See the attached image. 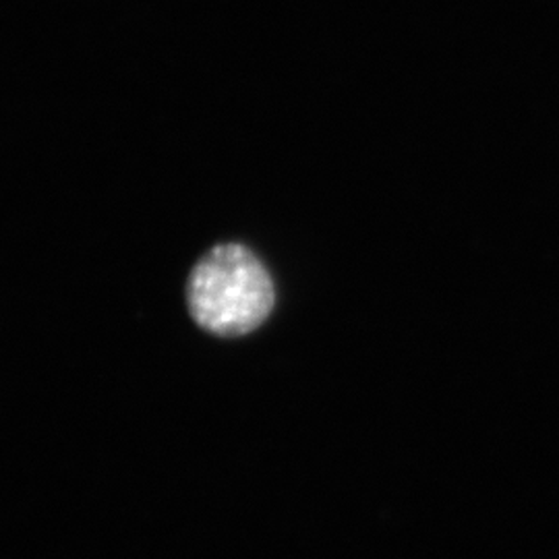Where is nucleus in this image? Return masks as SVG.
Here are the masks:
<instances>
[{
  "instance_id": "nucleus-1",
  "label": "nucleus",
  "mask_w": 559,
  "mask_h": 559,
  "mask_svg": "<svg viewBox=\"0 0 559 559\" xmlns=\"http://www.w3.org/2000/svg\"><path fill=\"white\" fill-rule=\"evenodd\" d=\"M274 282L255 253L221 245L203 255L187 284L193 320L205 332L235 338L258 330L274 309Z\"/></svg>"
}]
</instances>
